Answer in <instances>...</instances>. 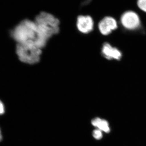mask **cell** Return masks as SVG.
I'll list each match as a JSON object with an SVG mask.
<instances>
[{
    "instance_id": "3957f363",
    "label": "cell",
    "mask_w": 146,
    "mask_h": 146,
    "mask_svg": "<svg viewBox=\"0 0 146 146\" xmlns=\"http://www.w3.org/2000/svg\"><path fill=\"white\" fill-rule=\"evenodd\" d=\"M16 52L19 60L23 63L30 65L38 63L42 54L41 48L26 43H18Z\"/></svg>"
},
{
    "instance_id": "ba28073f",
    "label": "cell",
    "mask_w": 146,
    "mask_h": 146,
    "mask_svg": "<svg viewBox=\"0 0 146 146\" xmlns=\"http://www.w3.org/2000/svg\"><path fill=\"white\" fill-rule=\"evenodd\" d=\"M91 123L94 126L98 127L100 130L106 133H108L110 131L109 124L106 120L96 118L92 120Z\"/></svg>"
},
{
    "instance_id": "7c38bea8",
    "label": "cell",
    "mask_w": 146,
    "mask_h": 146,
    "mask_svg": "<svg viewBox=\"0 0 146 146\" xmlns=\"http://www.w3.org/2000/svg\"><path fill=\"white\" fill-rule=\"evenodd\" d=\"M3 136L2 135L1 131V129H0V142L2 141Z\"/></svg>"
},
{
    "instance_id": "7a4b0ae2",
    "label": "cell",
    "mask_w": 146,
    "mask_h": 146,
    "mask_svg": "<svg viewBox=\"0 0 146 146\" xmlns=\"http://www.w3.org/2000/svg\"><path fill=\"white\" fill-rule=\"evenodd\" d=\"M34 22L40 33L48 40L59 32V20L51 13L41 12Z\"/></svg>"
},
{
    "instance_id": "6da1fadb",
    "label": "cell",
    "mask_w": 146,
    "mask_h": 146,
    "mask_svg": "<svg viewBox=\"0 0 146 146\" xmlns=\"http://www.w3.org/2000/svg\"><path fill=\"white\" fill-rule=\"evenodd\" d=\"M11 35L18 43L31 44L42 49L48 39L40 33L34 21L26 19L11 32Z\"/></svg>"
},
{
    "instance_id": "8fae6325",
    "label": "cell",
    "mask_w": 146,
    "mask_h": 146,
    "mask_svg": "<svg viewBox=\"0 0 146 146\" xmlns=\"http://www.w3.org/2000/svg\"><path fill=\"white\" fill-rule=\"evenodd\" d=\"M5 112V108L2 102L0 100V115H3Z\"/></svg>"
},
{
    "instance_id": "8992f818",
    "label": "cell",
    "mask_w": 146,
    "mask_h": 146,
    "mask_svg": "<svg viewBox=\"0 0 146 146\" xmlns=\"http://www.w3.org/2000/svg\"><path fill=\"white\" fill-rule=\"evenodd\" d=\"M100 32L103 35H107L117 28V21L111 17H106L102 19L98 25Z\"/></svg>"
},
{
    "instance_id": "30bf717a",
    "label": "cell",
    "mask_w": 146,
    "mask_h": 146,
    "mask_svg": "<svg viewBox=\"0 0 146 146\" xmlns=\"http://www.w3.org/2000/svg\"><path fill=\"white\" fill-rule=\"evenodd\" d=\"M93 135L94 138L97 140H100V139H101L103 136L102 131L99 129L94 130L93 131Z\"/></svg>"
},
{
    "instance_id": "277c9868",
    "label": "cell",
    "mask_w": 146,
    "mask_h": 146,
    "mask_svg": "<svg viewBox=\"0 0 146 146\" xmlns=\"http://www.w3.org/2000/svg\"><path fill=\"white\" fill-rule=\"evenodd\" d=\"M121 21L123 27L129 30L137 29L141 23L138 14L132 11H128L124 13L121 17Z\"/></svg>"
},
{
    "instance_id": "9c48e42d",
    "label": "cell",
    "mask_w": 146,
    "mask_h": 146,
    "mask_svg": "<svg viewBox=\"0 0 146 146\" xmlns=\"http://www.w3.org/2000/svg\"><path fill=\"white\" fill-rule=\"evenodd\" d=\"M137 4L140 9L146 12V0H138Z\"/></svg>"
},
{
    "instance_id": "52a82bcc",
    "label": "cell",
    "mask_w": 146,
    "mask_h": 146,
    "mask_svg": "<svg viewBox=\"0 0 146 146\" xmlns=\"http://www.w3.org/2000/svg\"><path fill=\"white\" fill-rule=\"evenodd\" d=\"M102 53L103 56L108 60L115 59L120 60L122 57L121 52L117 48L112 47L109 43H105L103 46Z\"/></svg>"
},
{
    "instance_id": "5b68a950",
    "label": "cell",
    "mask_w": 146,
    "mask_h": 146,
    "mask_svg": "<svg viewBox=\"0 0 146 146\" xmlns=\"http://www.w3.org/2000/svg\"><path fill=\"white\" fill-rule=\"evenodd\" d=\"M76 26L79 31L82 33L87 34L91 32L94 29V21L90 16L80 15L77 19Z\"/></svg>"
}]
</instances>
